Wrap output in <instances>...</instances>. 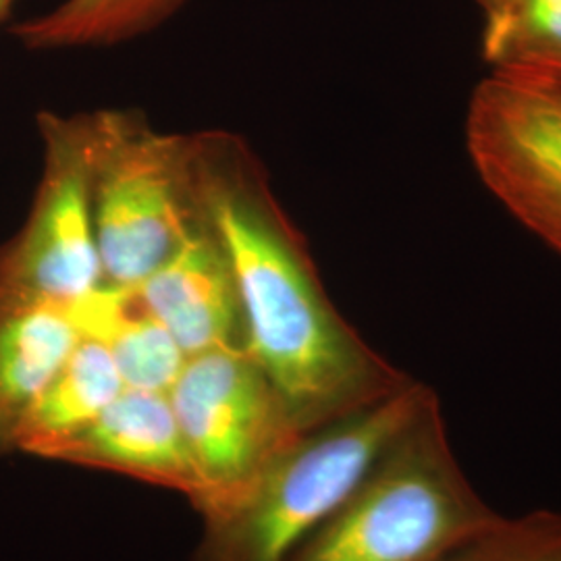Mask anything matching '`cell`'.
Here are the masks:
<instances>
[{"mask_svg": "<svg viewBox=\"0 0 561 561\" xmlns=\"http://www.w3.org/2000/svg\"><path fill=\"white\" fill-rule=\"evenodd\" d=\"M92 204L104 283L138 285L202 221L190 136L154 129L140 113H90Z\"/></svg>", "mask_w": 561, "mask_h": 561, "instance_id": "cell-4", "label": "cell"}, {"mask_svg": "<svg viewBox=\"0 0 561 561\" xmlns=\"http://www.w3.org/2000/svg\"><path fill=\"white\" fill-rule=\"evenodd\" d=\"M466 148L486 190L561 254V92L493 69L466 115Z\"/></svg>", "mask_w": 561, "mask_h": 561, "instance_id": "cell-7", "label": "cell"}, {"mask_svg": "<svg viewBox=\"0 0 561 561\" xmlns=\"http://www.w3.org/2000/svg\"><path fill=\"white\" fill-rule=\"evenodd\" d=\"M42 175L32 210L0 245V280L71 308L104 283L92 204L90 115H38Z\"/></svg>", "mask_w": 561, "mask_h": 561, "instance_id": "cell-6", "label": "cell"}, {"mask_svg": "<svg viewBox=\"0 0 561 561\" xmlns=\"http://www.w3.org/2000/svg\"><path fill=\"white\" fill-rule=\"evenodd\" d=\"M187 0H60L50 11L13 25L30 50L99 48L134 41L173 18Z\"/></svg>", "mask_w": 561, "mask_h": 561, "instance_id": "cell-13", "label": "cell"}, {"mask_svg": "<svg viewBox=\"0 0 561 561\" xmlns=\"http://www.w3.org/2000/svg\"><path fill=\"white\" fill-rule=\"evenodd\" d=\"M500 518L466 479L435 400L285 561H447Z\"/></svg>", "mask_w": 561, "mask_h": 561, "instance_id": "cell-3", "label": "cell"}, {"mask_svg": "<svg viewBox=\"0 0 561 561\" xmlns=\"http://www.w3.org/2000/svg\"><path fill=\"white\" fill-rule=\"evenodd\" d=\"M125 389L108 350L81 335L41 398L23 416L13 451L46 458L53 447L96 421Z\"/></svg>", "mask_w": 561, "mask_h": 561, "instance_id": "cell-12", "label": "cell"}, {"mask_svg": "<svg viewBox=\"0 0 561 561\" xmlns=\"http://www.w3.org/2000/svg\"><path fill=\"white\" fill-rule=\"evenodd\" d=\"M437 400L422 382L301 433L233 502L204 516L196 561H285Z\"/></svg>", "mask_w": 561, "mask_h": 561, "instance_id": "cell-2", "label": "cell"}, {"mask_svg": "<svg viewBox=\"0 0 561 561\" xmlns=\"http://www.w3.org/2000/svg\"><path fill=\"white\" fill-rule=\"evenodd\" d=\"M134 287L187 358L215 350H245L233 268L204 217L180 250Z\"/></svg>", "mask_w": 561, "mask_h": 561, "instance_id": "cell-9", "label": "cell"}, {"mask_svg": "<svg viewBox=\"0 0 561 561\" xmlns=\"http://www.w3.org/2000/svg\"><path fill=\"white\" fill-rule=\"evenodd\" d=\"M80 337L67 308L0 280V456Z\"/></svg>", "mask_w": 561, "mask_h": 561, "instance_id": "cell-10", "label": "cell"}, {"mask_svg": "<svg viewBox=\"0 0 561 561\" xmlns=\"http://www.w3.org/2000/svg\"><path fill=\"white\" fill-rule=\"evenodd\" d=\"M80 335L102 343L127 389L169 393L187 362L134 285L102 283L69 308Z\"/></svg>", "mask_w": 561, "mask_h": 561, "instance_id": "cell-11", "label": "cell"}, {"mask_svg": "<svg viewBox=\"0 0 561 561\" xmlns=\"http://www.w3.org/2000/svg\"><path fill=\"white\" fill-rule=\"evenodd\" d=\"M167 396L206 489L202 516L233 502L301 435L248 350L187 358Z\"/></svg>", "mask_w": 561, "mask_h": 561, "instance_id": "cell-5", "label": "cell"}, {"mask_svg": "<svg viewBox=\"0 0 561 561\" xmlns=\"http://www.w3.org/2000/svg\"><path fill=\"white\" fill-rule=\"evenodd\" d=\"M46 460L108 470L185 495L201 512L206 489L167 393L125 389L96 421Z\"/></svg>", "mask_w": 561, "mask_h": 561, "instance_id": "cell-8", "label": "cell"}, {"mask_svg": "<svg viewBox=\"0 0 561 561\" xmlns=\"http://www.w3.org/2000/svg\"><path fill=\"white\" fill-rule=\"evenodd\" d=\"M194 190L233 268L245 350L301 433L340 421L412 381L329 300L304 238L261 161L227 131L190 136Z\"/></svg>", "mask_w": 561, "mask_h": 561, "instance_id": "cell-1", "label": "cell"}, {"mask_svg": "<svg viewBox=\"0 0 561 561\" xmlns=\"http://www.w3.org/2000/svg\"><path fill=\"white\" fill-rule=\"evenodd\" d=\"M482 57L493 69L561 65V0H479Z\"/></svg>", "mask_w": 561, "mask_h": 561, "instance_id": "cell-14", "label": "cell"}, {"mask_svg": "<svg viewBox=\"0 0 561 561\" xmlns=\"http://www.w3.org/2000/svg\"><path fill=\"white\" fill-rule=\"evenodd\" d=\"M505 71L520 73L528 80L539 81L561 92V65H526V67H510Z\"/></svg>", "mask_w": 561, "mask_h": 561, "instance_id": "cell-16", "label": "cell"}, {"mask_svg": "<svg viewBox=\"0 0 561 561\" xmlns=\"http://www.w3.org/2000/svg\"><path fill=\"white\" fill-rule=\"evenodd\" d=\"M447 561H561V512L502 516Z\"/></svg>", "mask_w": 561, "mask_h": 561, "instance_id": "cell-15", "label": "cell"}, {"mask_svg": "<svg viewBox=\"0 0 561 561\" xmlns=\"http://www.w3.org/2000/svg\"><path fill=\"white\" fill-rule=\"evenodd\" d=\"M13 2L15 0H0V23L9 18V13L13 9Z\"/></svg>", "mask_w": 561, "mask_h": 561, "instance_id": "cell-17", "label": "cell"}]
</instances>
